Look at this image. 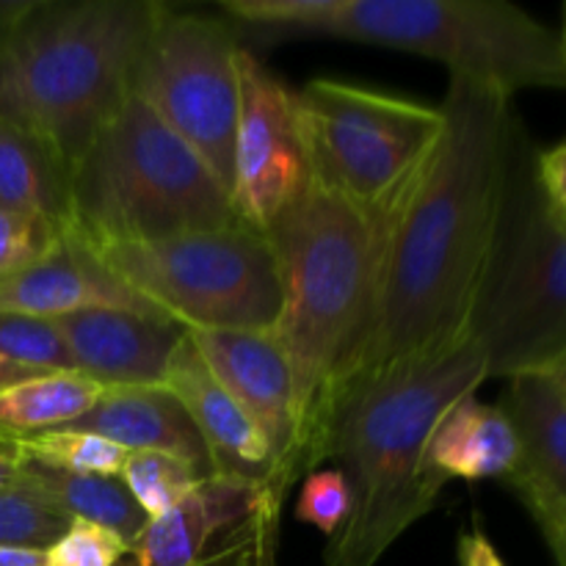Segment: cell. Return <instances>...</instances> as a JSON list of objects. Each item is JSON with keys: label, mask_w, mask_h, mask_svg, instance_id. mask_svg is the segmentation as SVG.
<instances>
[{"label": "cell", "mask_w": 566, "mask_h": 566, "mask_svg": "<svg viewBox=\"0 0 566 566\" xmlns=\"http://www.w3.org/2000/svg\"><path fill=\"white\" fill-rule=\"evenodd\" d=\"M293 99L315 186L370 213L390 202L446 127L440 105L335 77L304 83Z\"/></svg>", "instance_id": "9c48e42d"}, {"label": "cell", "mask_w": 566, "mask_h": 566, "mask_svg": "<svg viewBox=\"0 0 566 566\" xmlns=\"http://www.w3.org/2000/svg\"><path fill=\"white\" fill-rule=\"evenodd\" d=\"M166 387L191 415L213 459L216 473L252 481L274 495V453L269 442L249 420V415L238 407L235 398L221 387L188 335L171 357Z\"/></svg>", "instance_id": "e0dca14e"}, {"label": "cell", "mask_w": 566, "mask_h": 566, "mask_svg": "<svg viewBox=\"0 0 566 566\" xmlns=\"http://www.w3.org/2000/svg\"><path fill=\"white\" fill-rule=\"evenodd\" d=\"M105 307L160 313L133 293L99 254L72 232L36 265L0 280V313L59 321L83 310Z\"/></svg>", "instance_id": "9a60e30c"}, {"label": "cell", "mask_w": 566, "mask_h": 566, "mask_svg": "<svg viewBox=\"0 0 566 566\" xmlns=\"http://www.w3.org/2000/svg\"><path fill=\"white\" fill-rule=\"evenodd\" d=\"M564 36H566V33H564Z\"/></svg>", "instance_id": "ab89813d"}, {"label": "cell", "mask_w": 566, "mask_h": 566, "mask_svg": "<svg viewBox=\"0 0 566 566\" xmlns=\"http://www.w3.org/2000/svg\"><path fill=\"white\" fill-rule=\"evenodd\" d=\"M263 566H274V556H269V558H265V564Z\"/></svg>", "instance_id": "8d00e7d4"}, {"label": "cell", "mask_w": 566, "mask_h": 566, "mask_svg": "<svg viewBox=\"0 0 566 566\" xmlns=\"http://www.w3.org/2000/svg\"><path fill=\"white\" fill-rule=\"evenodd\" d=\"M119 481L127 486L138 509L147 514V520H158L177 503L186 501L202 479L182 459L169 457V453L138 451L127 453Z\"/></svg>", "instance_id": "cb8c5ba5"}, {"label": "cell", "mask_w": 566, "mask_h": 566, "mask_svg": "<svg viewBox=\"0 0 566 566\" xmlns=\"http://www.w3.org/2000/svg\"><path fill=\"white\" fill-rule=\"evenodd\" d=\"M72 169L48 142L0 116V210L42 216L70 230Z\"/></svg>", "instance_id": "ffe728a7"}, {"label": "cell", "mask_w": 566, "mask_h": 566, "mask_svg": "<svg viewBox=\"0 0 566 566\" xmlns=\"http://www.w3.org/2000/svg\"><path fill=\"white\" fill-rule=\"evenodd\" d=\"M130 542L103 525L72 520L70 528L44 551V566H119Z\"/></svg>", "instance_id": "83f0119b"}, {"label": "cell", "mask_w": 566, "mask_h": 566, "mask_svg": "<svg viewBox=\"0 0 566 566\" xmlns=\"http://www.w3.org/2000/svg\"><path fill=\"white\" fill-rule=\"evenodd\" d=\"M70 232L92 249L138 247L235 224L230 191L136 94L72 166Z\"/></svg>", "instance_id": "8992f818"}, {"label": "cell", "mask_w": 566, "mask_h": 566, "mask_svg": "<svg viewBox=\"0 0 566 566\" xmlns=\"http://www.w3.org/2000/svg\"><path fill=\"white\" fill-rule=\"evenodd\" d=\"M440 108L446 127L431 153L376 210L374 332L354 387L468 343L520 119L512 99L459 77Z\"/></svg>", "instance_id": "6da1fadb"}, {"label": "cell", "mask_w": 566, "mask_h": 566, "mask_svg": "<svg viewBox=\"0 0 566 566\" xmlns=\"http://www.w3.org/2000/svg\"><path fill=\"white\" fill-rule=\"evenodd\" d=\"M0 566H44V551L0 547Z\"/></svg>", "instance_id": "1f68e13d"}, {"label": "cell", "mask_w": 566, "mask_h": 566, "mask_svg": "<svg viewBox=\"0 0 566 566\" xmlns=\"http://www.w3.org/2000/svg\"><path fill=\"white\" fill-rule=\"evenodd\" d=\"M269 556H274V551H269V553H265V558H269ZM265 558H263V564H265Z\"/></svg>", "instance_id": "74e56055"}, {"label": "cell", "mask_w": 566, "mask_h": 566, "mask_svg": "<svg viewBox=\"0 0 566 566\" xmlns=\"http://www.w3.org/2000/svg\"><path fill=\"white\" fill-rule=\"evenodd\" d=\"M77 374L103 387L166 385L171 357L188 329L166 313L83 310L53 321Z\"/></svg>", "instance_id": "5bb4252c"}, {"label": "cell", "mask_w": 566, "mask_h": 566, "mask_svg": "<svg viewBox=\"0 0 566 566\" xmlns=\"http://www.w3.org/2000/svg\"><path fill=\"white\" fill-rule=\"evenodd\" d=\"M468 340L490 379L539 374L566 354V227L536 180V147L517 125L509 153L495 247Z\"/></svg>", "instance_id": "52a82bcc"}, {"label": "cell", "mask_w": 566, "mask_h": 566, "mask_svg": "<svg viewBox=\"0 0 566 566\" xmlns=\"http://www.w3.org/2000/svg\"><path fill=\"white\" fill-rule=\"evenodd\" d=\"M205 365L249 415L274 453V495L285 501V470L296 442V401L287 354L274 332H188Z\"/></svg>", "instance_id": "4fadbf2b"}, {"label": "cell", "mask_w": 566, "mask_h": 566, "mask_svg": "<svg viewBox=\"0 0 566 566\" xmlns=\"http://www.w3.org/2000/svg\"><path fill=\"white\" fill-rule=\"evenodd\" d=\"M282 274L280 337L293 374L296 442L285 486L326 462L329 437L352 392L376 313L379 219L310 182L265 230Z\"/></svg>", "instance_id": "7a4b0ae2"}, {"label": "cell", "mask_w": 566, "mask_h": 566, "mask_svg": "<svg viewBox=\"0 0 566 566\" xmlns=\"http://www.w3.org/2000/svg\"><path fill=\"white\" fill-rule=\"evenodd\" d=\"M72 520L50 509L36 495L22 486L0 495V547H22V551H48L61 539Z\"/></svg>", "instance_id": "484cf974"}, {"label": "cell", "mask_w": 566, "mask_h": 566, "mask_svg": "<svg viewBox=\"0 0 566 566\" xmlns=\"http://www.w3.org/2000/svg\"><path fill=\"white\" fill-rule=\"evenodd\" d=\"M313 182L296 99L249 50L241 53V103L232 144V205L265 232Z\"/></svg>", "instance_id": "8fae6325"}, {"label": "cell", "mask_w": 566, "mask_h": 566, "mask_svg": "<svg viewBox=\"0 0 566 566\" xmlns=\"http://www.w3.org/2000/svg\"><path fill=\"white\" fill-rule=\"evenodd\" d=\"M457 564L459 566H509L490 536L481 528L468 531L457 542Z\"/></svg>", "instance_id": "4dcf8cb0"}, {"label": "cell", "mask_w": 566, "mask_h": 566, "mask_svg": "<svg viewBox=\"0 0 566 566\" xmlns=\"http://www.w3.org/2000/svg\"><path fill=\"white\" fill-rule=\"evenodd\" d=\"M66 429L97 434L127 453H169L191 464L202 481L219 475L191 415L166 385L105 387L97 403Z\"/></svg>", "instance_id": "ac0fdd59"}, {"label": "cell", "mask_w": 566, "mask_h": 566, "mask_svg": "<svg viewBox=\"0 0 566 566\" xmlns=\"http://www.w3.org/2000/svg\"><path fill=\"white\" fill-rule=\"evenodd\" d=\"M539 374H547V376H551V379L556 381L558 387H562V392L566 396V354H562V357H558L556 363L547 365V368H545V370H539Z\"/></svg>", "instance_id": "e575fe53"}, {"label": "cell", "mask_w": 566, "mask_h": 566, "mask_svg": "<svg viewBox=\"0 0 566 566\" xmlns=\"http://www.w3.org/2000/svg\"><path fill=\"white\" fill-rule=\"evenodd\" d=\"M94 252L133 293L188 332H274L280 324L274 243L243 221Z\"/></svg>", "instance_id": "ba28073f"}, {"label": "cell", "mask_w": 566, "mask_h": 566, "mask_svg": "<svg viewBox=\"0 0 566 566\" xmlns=\"http://www.w3.org/2000/svg\"><path fill=\"white\" fill-rule=\"evenodd\" d=\"M105 387L77 370H48L0 390V442L59 431L81 420Z\"/></svg>", "instance_id": "7402d4cb"}, {"label": "cell", "mask_w": 566, "mask_h": 566, "mask_svg": "<svg viewBox=\"0 0 566 566\" xmlns=\"http://www.w3.org/2000/svg\"><path fill=\"white\" fill-rule=\"evenodd\" d=\"M0 446H6L17 459H25V462H39L81 475H105V479H119L127 459L125 448L97 434H88V431L70 429L44 431V434L0 442Z\"/></svg>", "instance_id": "603a6c76"}, {"label": "cell", "mask_w": 566, "mask_h": 566, "mask_svg": "<svg viewBox=\"0 0 566 566\" xmlns=\"http://www.w3.org/2000/svg\"><path fill=\"white\" fill-rule=\"evenodd\" d=\"M17 479H20V462H17V457L9 448L0 446V495L14 490Z\"/></svg>", "instance_id": "d6a6232c"}, {"label": "cell", "mask_w": 566, "mask_h": 566, "mask_svg": "<svg viewBox=\"0 0 566 566\" xmlns=\"http://www.w3.org/2000/svg\"><path fill=\"white\" fill-rule=\"evenodd\" d=\"M39 374H48V370L20 368V365H11V363H3V359H0V390H6V387L17 385V381L31 379V376H39Z\"/></svg>", "instance_id": "836d02e7"}, {"label": "cell", "mask_w": 566, "mask_h": 566, "mask_svg": "<svg viewBox=\"0 0 566 566\" xmlns=\"http://www.w3.org/2000/svg\"><path fill=\"white\" fill-rule=\"evenodd\" d=\"M348 509H352V495H348L346 479L340 470H313L302 479L296 501V520L318 528L326 539L340 531L346 523Z\"/></svg>", "instance_id": "f1b7e54d"}, {"label": "cell", "mask_w": 566, "mask_h": 566, "mask_svg": "<svg viewBox=\"0 0 566 566\" xmlns=\"http://www.w3.org/2000/svg\"><path fill=\"white\" fill-rule=\"evenodd\" d=\"M553 558H556L558 566H566V545L564 547H556V551H551Z\"/></svg>", "instance_id": "d590c367"}, {"label": "cell", "mask_w": 566, "mask_h": 566, "mask_svg": "<svg viewBox=\"0 0 566 566\" xmlns=\"http://www.w3.org/2000/svg\"><path fill=\"white\" fill-rule=\"evenodd\" d=\"M166 3L75 0L0 6V116L72 166L130 97Z\"/></svg>", "instance_id": "277c9868"}, {"label": "cell", "mask_w": 566, "mask_h": 566, "mask_svg": "<svg viewBox=\"0 0 566 566\" xmlns=\"http://www.w3.org/2000/svg\"><path fill=\"white\" fill-rule=\"evenodd\" d=\"M517 459V431L501 403L468 396L437 423L429 442V468L442 481L506 479Z\"/></svg>", "instance_id": "d6986e66"}, {"label": "cell", "mask_w": 566, "mask_h": 566, "mask_svg": "<svg viewBox=\"0 0 566 566\" xmlns=\"http://www.w3.org/2000/svg\"><path fill=\"white\" fill-rule=\"evenodd\" d=\"M490 379L473 340L442 357L365 379L343 401L326 459L340 464L352 509L326 539L324 566H376L440 501L446 481L429 468L442 415Z\"/></svg>", "instance_id": "3957f363"}, {"label": "cell", "mask_w": 566, "mask_h": 566, "mask_svg": "<svg viewBox=\"0 0 566 566\" xmlns=\"http://www.w3.org/2000/svg\"><path fill=\"white\" fill-rule=\"evenodd\" d=\"M271 497L265 486L230 475L199 481L186 501L144 525L119 566H202L216 536L252 523Z\"/></svg>", "instance_id": "2e32d148"}, {"label": "cell", "mask_w": 566, "mask_h": 566, "mask_svg": "<svg viewBox=\"0 0 566 566\" xmlns=\"http://www.w3.org/2000/svg\"><path fill=\"white\" fill-rule=\"evenodd\" d=\"M564 33H566V28H564Z\"/></svg>", "instance_id": "f35d334b"}, {"label": "cell", "mask_w": 566, "mask_h": 566, "mask_svg": "<svg viewBox=\"0 0 566 566\" xmlns=\"http://www.w3.org/2000/svg\"><path fill=\"white\" fill-rule=\"evenodd\" d=\"M0 359L31 370H75L53 321L0 313Z\"/></svg>", "instance_id": "d4e9b609"}, {"label": "cell", "mask_w": 566, "mask_h": 566, "mask_svg": "<svg viewBox=\"0 0 566 566\" xmlns=\"http://www.w3.org/2000/svg\"><path fill=\"white\" fill-rule=\"evenodd\" d=\"M232 22L403 50L512 99L566 88V36L506 0H230Z\"/></svg>", "instance_id": "5b68a950"}, {"label": "cell", "mask_w": 566, "mask_h": 566, "mask_svg": "<svg viewBox=\"0 0 566 566\" xmlns=\"http://www.w3.org/2000/svg\"><path fill=\"white\" fill-rule=\"evenodd\" d=\"M20 462L17 486L36 495L66 520H86L119 534L125 542H133L149 523L147 514L138 509L127 486L119 479L105 475H81L70 470L48 468L39 462Z\"/></svg>", "instance_id": "44dd1931"}, {"label": "cell", "mask_w": 566, "mask_h": 566, "mask_svg": "<svg viewBox=\"0 0 566 566\" xmlns=\"http://www.w3.org/2000/svg\"><path fill=\"white\" fill-rule=\"evenodd\" d=\"M241 53L227 20L164 6L133 72L130 94L155 111L232 197Z\"/></svg>", "instance_id": "30bf717a"}, {"label": "cell", "mask_w": 566, "mask_h": 566, "mask_svg": "<svg viewBox=\"0 0 566 566\" xmlns=\"http://www.w3.org/2000/svg\"><path fill=\"white\" fill-rule=\"evenodd\" d=\"M536 180L547 208L566 227V138L551 149H536Z\"/></svg>", "instance_id": "f546056e"}, {"label": "cell", "mask_w": 566, "mask_h": 566, "mask_svg": "<svg viewBox=\"0 0 566 566\" xmlns=\"http://www.w3.org/2000/svg\"><path fill=\"white\" fill-rule=\"evenodd\" d=\"M506 381L501 407L517 431V459L503 481L556 551L566 545V396L547 374Z\"/></svg>", "instance_id": "7c38bea8"}, {"label": "cell", "mask_w": 566, "mask_h": 566, "mask_svg": "<svg viewBox=\"0 0 566 566\" xmlns=\"http://www.w3.org/2000/svg\"><path fill=\"white\" fill-rule=\"evenodd\" d=\"M70 230L42 216L0 210V280L31 269L48 258Z\"/></svg>", "instance_id": "4316f807"}]
</instances>
